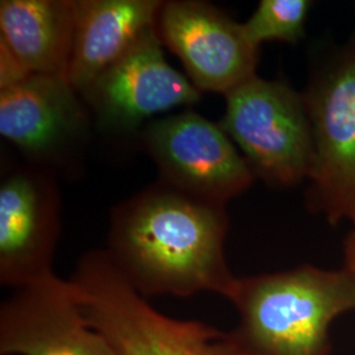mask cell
<instances>
[{
    "label": "cell",
    "instance_id": "1",
    "mask_svg": "<svg viewBox=\"0 0 355 355\" xmlns=\"http://www.w3.org/2000/svg\"><path fill=\"white\" fill-rule=\"evenodd\" d=\"M228 229L224 204L158 180L114 207L104 250L144 297L212 292L229 299L237 278L225 257Z\"/></svg>",
    "mask_w": 355,
    "mask_h": 355
},
{
    "label": "cell",
    "instance_id": "2",
    "mask_svg": "<svg viewBox=\"0 0 355 355\" xmlns=\"http://www.w3.org/2000/svg\"><path fill=\"white\" fill-rule=\"evenodd\" d=\"M234 330L255 355H329L333 321L355 311V271L303 265L237 278Z\"/></svg>",
    "mask_w": 355,
    "mask_h": 355
},
{
    "label": "cell",
    "instance_id": "3",
    "mask_svg": "<svg viewBox=\"0 0 355 355\" xmlns=\"http://www.w3.org/2000/svg\"><path fill=\"white\" fill-rule=\"evenodd\" d=\"M70 282L89 325L116 355H255L236 331L158 312L117 271L104 249L83 254Z\"/></svg>",
    "mask_w": 355,
    "mask_h": 355
},
{
    "label": "cell",
    "instance_id": "4",
    "mask_svg": "<svg viewBox=\"0 0 355 355\" xmlns=\"http://www.w3.org/2000/svg\"><path fill=\"white\" fill-rule=\"evenodd\" d=\"M220 125L234 142L254 177L275 187L309 179L313 139L303 92L286 82L261 76L225 95Z\"/></svg>",
    "mask_w": 355,
    "mask_h": 355
},
{
    "label": "cell",
    "instance_id": "5",
    "mask_svg": "<svg viewBox=\"0 0 355 355\" xmlns=\"http://www.w3.org/2000/svg\"><path fill=\"white\" fill-rule=\"evenodd\" d=\"M303 95L313 139L308 205L355 229V33L313 70Z\"/></svg>",
    "mask_w": 355,
    "mask_h": 355
},
{
    "label": "cell",
    "instance_id": "6",
    "mask_svg": "<svg viewBox=\"0 0 355 355\" xmlns=\"http://www.w3.org/2000/svg\"><path fill=\"white\" fill-rule=\"evenodd\" d=\"M141 141L161 182L211 203L227 205L253 184V171L223 127L193 112L157 117Z\"/></svg>",
    "mask_w": 355,
    "mask_h": 355
},
{
    "label": "cell",
    "instance_id": "7",
    "mask_svg": "<svg viewBox=\"0 0 355 355\" xmlns=\"http://www.w3.org/2000/svg\"><path fill=\"white\" fill-rule=\"evenodd\" d=\"M98 127L133 133L155 116L189 108L202 98L187 76L167 62L157 26L80 92Z\"/></svg>",
    "mask_w": 355,
    "mask_h": 355
},
{
    "label": "cell",
    "instance_id": "8",
    "mask_svg": "<svg viewBox=\"0 0 355 355\" xmlns=\"http://www.w3.org/2000/svg\"><path fill=\"white\" fill-rule=\"evenodd\" d=\"M92 116L64 76L32 74L0 89V135L32 165L53 171L67 165L89 141Z\"/></svg>",
    "mask_w": 355,
    "mask_h": 355
},
{
    "label": "cell",
    "instance_id": "9",
    "mask_svg": "<svg viewBox=\"0 0 355 355\" xmlns=\"http://www.w3.org/2000/svg\"><path fill=\"white\" fill-rule=\"evenodd\" d=\"M157 31L200 92L225 96L257 76L259 48L248 38L242 24L208 1H164Z\"/></svg>",
    "mask_w": 355,
    "mask_h": 355
},
{
    "label": "cell",
    "instance_id": "10",
    "mask_svg": "<svg viewBox=\"0 0 355 355\" xmlns=\"http://www.w3.org/2000/svg\"><path fill=\"white\" fill-rule=\"evenodd\" d=\"M61 232V195L53 171L17 166L0 183V283L13 290L45 278Z\"/></svg>",
    "mask_w": 355,
    "mask_h": 355
},
{
    "label": "cell",
    "instance_id": "11",
    "mask_svg": "<svg viewBox=\"0 0 355 355\" xmlns=\"http://www.w3.org/2000/svg\"><path fill=\"white\" fill-rule=\"evenodd\" d=\"M1 355H116L89 325L70 279L54 272L16 288L0 306Z\"/></svg>",
    "mask_w": 355,
    "mask_h": 355
},
{
    "label": "cell",
    "instance_id": "12",
    "mask_svg": "<svg viewBox=\"0 0 355 355\" xmlns=\"http://www.w3.org/2000/svg\"><path fill=\"white\" fill-rule=\"evenodd\" d=\"M162 0H76L67 80L80 94L157 26Z\"/></svg>",
    "mask_w": 355,
    "mask_h": 355
},
{
    "label": "cell",
    "instance_id": "13",
    "mask_svg": "<svg viewBox=\"0 0 355 355\" xmlns=\"http://www.w3.org/2000/svg\"><path fill=\"white\" fill-rule=\"evenodd\" d=\"M74 19L76 0H1L0 40L31 73L67 79Z\"/></svg>",
    "mask_w": 355,
    "mask_h": 355
},
{
    "label": "cell",
    "instance_id": "14",
    "mask_svg": "<svg viewBox=\"0 0 355 355\" xmlns=\"http://www.w3.org/2000/svg\"><path fill=\"white\" fill-rule=\"evenodd\" d=\"M309 0H261L242 26L257 48L268 41L296 44L304 37Z\"/></svg>",
    "mask_w": 355,
    "mask_h": 355
},
{
    "label": "cell",
    "instance_id": "15",
    "mask_svg": "<svg viewBox=\"0 0 355 355\" xmlns=\"http://www.w3.org/2000/svg\"><path fill=\"white\" fill-rule=\"evenodd\" d=\"M24 62L0 40V89H10L32 76Z\"/></svg>",
    "mask_w": 355,
    "mask_h": 355
},
{
    "label": "cell",
    "instance_id": "16",
    "mask_svg": "<svg viewBox=\"0 0 355 355\" xmlns=\"http://www.w3.org/2000/svg\"><path fill=\"white\" fill-rule=\"evenodd\" d=\"M345 254V266L355 271V229H353L345 240L343 245Z\"/></svg>",
    "mask_w": 355,
    "mask_h": 355
}]
</instances>
